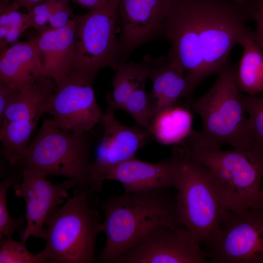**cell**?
I'll return each instance as SVG.
<instances>
[{"label": "cell", "instance_id": "cell-13", "mask_svg": "<svg viewBox=\"0 0 263 263\" xmlns=\"http://www.w3.org/2000/svg\"><path fill=\"white\" fill-rule=\"evenodd\" d=\"M47 177L24 168L21 183H13L14 193L22 197L26 204L27 223L21 240L24 242L32 236L45 240L46 229L43 226L53 212L69 197L71 182L53 184Z\"/></svg>", "mask_w": 263, "mask_h": 263}, {"label": "cell", "instance_id": "cell-2", "mask_svg": "<svg viewBox=\"0 0 263 263\" xmlns=\"http://www.w3.org/2000/svg\"><path fill=\"white\" fill-rule=\"evenodd\" d=\"M169 190L154 188L124 192L111 195L101 202L97 201V207L105 215L102 232L106 238L98 262L117 263L136 242L158 225L183 226L175 193Z\"/></svg>", "mask_w": 263, "mask_h": 263}, {"label": "cell", "instance_id": "cell-11", "mask_svg": "<svg viewBox=\"0 0 263 263\" xmlns=\"http://www.w3.org/2000/svg\"><path fill=\"white\" fill-rule=\"evenodd\" d=\"M202 244L184 226L159 224L136 242L117 263H205Z\"/></svg>", "mask_w": 263, "mask_h": 263}, {"label": "cell", "instance_id": "cell-24", "mask_svg": "<svg viewBox=\"0 0 263 263\" xmlns=\"http://www.w3.org/2000/svg\"><path fill=\"white\" fill-rule=\"evenodd\" d=\"M19 8L13 1L0 0V26L6 31L5 38L0 42V52L6 49L9 43L15 42L26 29L31 27L29 14L19 12Z\"/></svg>", "mask_w": 263, "mask_h": 263}, {"label": "cell", "instance_id": "cell-19", "mask_svg": "<svg viewBox=\"0 0 263 263\" xmlns=\"http://www.w3.org/2000/svg\"><path fill=\"white\" fill-rule=\"evenodd\" d=\"M56 87L55 80L44 77L16 89L0 123L3 121L38 123L45 114L46 103Z\"/></svg>", "mask_w": 263, "mask_h": 263}, {"label": "cell", "instance_id": "cell-17", "mask_svg": "<svg viewBox=\"0 0 263 263\" xmlns=\"http://www.w3.org/2000/svg\"><path fill=\"white\" fill-rule=\"evenodd\" d=\"M142 60L147 66L148 79L151 80L152 85L149 94L152 116L157 111L174 104L192 94L187 75L172 65L167 56L154 58L146 55Z\"/></svg>", "mask_w": 263, "mask_h": 263}, {"label": "cell", "instance_id": "cell-20", "mask_svg": "<svg viewBox=\"0 0 263 263\" xmlns=\"http://www.w3.org/2000/svg\"><path fill=\"white\" fill-rule=\"evenodd\" d=\"M193 117L185 103L180 101L155 112L148 131L158 143L176 145L192 132Z\"/></svg>", "mask_w": 263, "mask_h": 263}, {"label": "cell", "instance_id": "cell-18", "mask_svg": "<svg viewBox=\"0 0 263 263\" xmlns=\"http://www.w3.org/2000/svg\"><path fill=\"white\" fill-rule=\"evenodd\" d=\"M44 77L46 76L32 38L15 43L0 52V83L17 89Z\"/></svg>", "mask_w": 263, "mask_h": 263}, {"label": "cell", "instance_id": "cell-1", "mask_svg": "<svg viewBox=\"0 0 263 263\" xmlns=\"http://www.w3.org/2000/svg\"><path fill=\"white\" fill-rule=\"evenodd\" d=\"M249 0H171L162 39L171 45L167 57L187 76L193 92L229 64L231 52L251 30Z\"/></svg>", "mask_w": 263, "mask_h": 263}, {"label": "cell", "instance_id": "cell-12", "mask_svg": "<svg viewBox=\"0 0 263 263\" xmlns=\"http://www.w3.org/2000/svg\"><path fill=\"white\" fill-rule=\"evenodd\" d=\"M101 123L104 128L103 136L89 169L88 187L94 194L102 190L108 170L135 157L151 136L149 131L143 127L128 126L119 122L114 110L109 106Z\"/></svg>", "mask_w": 263, "mask_h": 263}, {"label": "cell", "instance_id": "cell-8", "mask_svg": "<svg viewBox=\"0 0 263 263\" xmlns=\"http://www.w3.org/2000/svg\"><path fill=\"white\" fill-rule=\"evenodd\" d=\"M119 0L75 16V58L73 70L94 81L98 72L109 67L115 71L121 48L116 37Z\"/></svg>", "mask_w": 263, "mask_h": 263}, {"label": "cell", "instance_id": "cell-16", "mask_svg": "<svg viewBox=\"0 0 263 263\" xmlns=\"http://www.w3.org/2000/svg\"><path fill=\"white\" fill-rule=\"evenodd\" d=\"M75 16L64 27H49L32 38L45 76L55 80L56 84L66 77L75 67Z\"/></svg>", "mask_w": 263, "mask_h": 263}, {"label": "cell", "instance_id": "cell-31", "mask_svg": "<svg viewBox=\"0 0 263 263\" xmlns=\"http://www.w3.org/2000/svg\"><path fill=\"white\" fill-rule=\"evenodd\" d=\"M249 7L251 19L256 23V28L252 31V38L263 50V3L258 0H250Z\"/></svg>", "mask_w": 263, "mask_h": 263}, {"label": "cell", "instance_id": "cell-30", "mask_svg": "<svg viewBox=\"0 0 263 263\" xmlns=\"http://www.w3.org/2000/svg\"><path fill=\"white\" fill-rule=\"evenodd\" d=\"M70 0H56L49 17V26L60 28L75 17L69 5Z\"/></svg>", "mask_w": 263, "mask_h": 263}, {"label": "cell", "instance_id": "cell-32", "mask_svg": "<svg viewBox=\"0 0 263 263\" xmlns=\"http://www.w3.org/2000/svg\"><path fill=\"white\" fill-rule=\"evenodd\" d=\"M15 91L16 89H12L0 82V122L2 120Z\"/></svg>", "mask_w": 263, "mask_h": 263}, {"label": "cell", "instance_id": "cell-37", "mask_svg": "<svg viewBox=\"0 0 263 263\" xmlns=\"http://www.w3.org/2000/svg\"><path fill=\"white\" fill-rule=\"evenodd\" d=\"M259 0L260 1H261V2H262L263 3V0Z\"/></svg>", "mask_w": 263, "mask_h": 263}, {"label": "cell", "instance_id": "cell-14", "mask_svg": "<svg viewBox=\"0 0 263 263\" xmlns=\"http://www.w3.org/2000/svg\"><path fill=\"white\" fill-rule=\"evenodd\" d=\"M171 0H119L117 18L120 61H127L132 52L149 42L162 39L164 20Z\"/></svg>", "mask_w": 263, "mask_h": 263}, {"label": "cell", "instance_id": "cell-25", "mask_svg": "<svg viewBox=\"0 0 263 263\" xmlns=\"http://www.w3.org/2000/svg\"><path fill=\"white\" fill-rule=\"evenodd\" d=\"M0 263H49L43 250L37 254L30 252L26 242L14 240L11 237L0 241Z\"/></svg>", "mask_w": 263, "mask_h": 263}, {"label": "cell", "instance_id": "cell-21", "mask_svg": "<svg viewBox=\"0 0 263 263\" xmlns=\"http://www.w3.org/2000/svg\"><path fill=\"white\" fill-rule=\"evenodd\" d=\"M251 30L241 40L243 49L236 71L240 91L249 95L263 92V50L252 38Z\"/></svg>", "mask_w": 263, "mask_h": 263}, {"label": "cell", "instance_id": "cell-6", "mask_svg": "<svg viewBox=\"0 0 263 263\" xmlns=\"http://www.w3.org/2000/svg\"><path fill=\"white\" fill-rule=\"evenodd\" d=\"M90 139L88 132L67 131L51 119L45 120L29 144L21 166L46 177L64 176L74 190L89 188Z\"/></svg>", "mask_w": 263, "mask_h": 263}, {"label": "cell", "instance_id": "cell-10", "mask_svg": "<svg viewBox=\"0 0 263 263\" xmlns=\"http://www.w3.org/2000/svg\"><path fill=\"white\" fill-rule=\"evenodd\" d=\"M94 81L73 70L61 81L50 96L45 113L58 128L74 132H88L101 123L104 113L98 105Z\"/></svg>", "mask_w": 263, "mask_h": 263}, {"label": "cell", "instance_id": "cell-36", "mask_svg": "<svg viewBox=\"0 0 263 263\" xmlns=\"http://www.w3.org/2000/svg\"><path fill=\"white\" fill-rule=\"evenodd\" d=\"M261 196H262V199H263V188H262V190H261Z\"/></svg>", "mask_w": 263, "mask_h": 263}, {"label": "cell", "instance_id": "cell-7", "mask_svg": "<svg viewBox=\"0 0 263 263\" xmlns=\"http://www.w3.org/2000/svg\"><path fill=\"white\" fill-rule=\"evenodd\" d=\"M176 205L183 225L207 245L217 231L224 210L202 165L184 154L175 145Z\"/></svg>", "mask_w": 263, "mask_h": 263}, {"label": "cell", "instance_id": "cell-29", "mask_svg": "<svg viewBox=\"0 0 263 263\" xmlns=\"http://www.w3.org/2000/svg\"><path fill=\"white\" fill-rule=\"evenodd\" d=\"M56 0H43L35 5L29 14L31 27L36 29L38 33L47 30L49 27V17Z\"/></svg>", "mask_w": 263, "mask_h": 263}, {"label": "cell", "instance_id": "cell-26", "mask_svg": "<svg viewBox=\"0 0 263 263\" xmlns=\"http://www.w3.org/2000/svg\"><path fill=\"white\" fill-rule=\"evenodd\" d=\"M146 82L139 85L126 100L122 110L132 116L138 126L149 130L152 115Z\"/></svg>", "mask_w": 263, "mask_h": 263}, {"label": "cell", "instance_id": "cell-34", "mask_svg": "<svg viewBox=\"0 0 263 263\" xmlns=\"http://www.w3.org/2000/svg\"><path fill=\"white\" fill-rule=\"evenodd\" d=\"M43 0H13L19 7H24L28 12H29L35 5Z\"/></svg>", "mask_w": 263, "mask_h": 263}, {"label": "cell", "instance_id": "cell-28", "mask_svg": "<svg viewBox=\"0 0 263 263\" xmlns=\"http://www.w3.org/2000/svg\"><path fill=\"white\" fill-rule=\"evenodd\" d=\"M242 97L253 137L263 149V97L243 93Z\"/></svg>", "mask_w": 263, "mask_h": 263}, {"label": "cell", "instance_id": "cell-5", "mask_svg": "<svg viewBox=\"0 0 263 263\" xmlns=\"http://www.w3.org/2000/svg\"><path fill=\"white\" fill-rule=\"evenodd\" d=\"M89 188H77L47 220L46 245L49 263H93L98 234L102 232L101 216Z\"/></svg>", "mask_w": 263, "mask_h": 263}, {"label": "cell", "instance_id": "cell-4", "mask_svg": "<svg viewBox=\"0 0 263 263\" xmlns=\"http://www.w3.org/2000/svg\"><path fill=\"white\" fill-rule=\"evenodd\" d=\"M176 146L206 168L224 210L263 208V151L247 154L235 149L192 147L183 143Z\"/></svg>", "mask_w": 263, "mask_h": 263}, {"label": "cell", "instance_id": "cell-27", "mask_svg": "<svg viewBox=\"0 0 263 263\" xmlns=\"http://www.w3.org/2000/svg\"><path fill=\"white\" fill-rule=\"evenodd\" d=\"M14 183L13 178H7L0 184V241L10 237L15 231L22 232L25 216L20 218H12L8 212L6 203V194L10 186Z\"/></svg>", "mask_w": 263, "mask_h": 263}, {"label": "cell", "instance_id": "cell-23", "mask_svg": "<svg viewBox=\"0 0 263 263\" xmlns=\"http://www.w3.org/2000/svg\"><path fill=\"white\" fill-rule=\"evenodd\" d=\"M37 123L21 121L0 123V141L4 156L11 167L21 165L29 139Z\"/></svg>", "mask_w": 263, "mask_h": 263}, {"label": "cell", "instance_id": "cell-35", "mask_svg": "<svg viewBox=\"0 0 263 263\" xmlns=\"http://www.w3.org/2000/svg\"><path fill=\"white\" fill-rule=\"evenodd\" d=\"M238 3H245L247 2L249 0H232Z\"/></svg>", "mask_w": 263, "mask_h": 263}, {"label": "cell", "instance_id": "cell-15", "mask_svg": "<svg viewBox=\"0 0 263 263\" xmlns=\"http://www.w3.org/2000/svg\"><path fill=\"white\" fill-rule=\"evenodd\" d=\"M176 165L171 157L157 163L141 161L136 156L123 161L107 171L106 180L119 182L124 192L154 188H175Z\"/></svg>", "mask_w": 263, "mask_h": 263}, {"label": "cell", "instance_id": "cell-9", "mask_svg": "<svg viewBox=\"0 0 263 263\" xmlns=\"http://www.w3.org/2000/svg\"><path fill=\"white\" fill-rule=\"evenodd\" d=\"M213 263H263V208L224 210L207 245Z\"/></svg>", "mask_w": 263, "mask_h": 263}, {"label": "cell", "instance_id": "cell-3", "mask_svg": "<svg viewBox=\"0 0 263 263\" xmlns=\"http://www.w3.org/2000/svg\"><path fill=\"white\" fill-rule=\"evenodd\" d=\"M236 69L229 63L203 95L185 103L199 115L202 128L192 131L182 143L197 147L221 148L224 144L247 154L263 150L255 140L245 115Z\"/></svg>", "mask_w": 263, "mask_h": 263}, {"label": "cell", "instance_id": "cell-33", "mask_svg": "<svg viewBox=\"0 0 263 263\" xmlns=\"http://www.w3.org/2000/svg\"><path fill=\"white\" fill-rule=\"evenodd\" d=\"M110 0H73L80 6L91 10L100 7Z\"/></svg>", "mask_w": 263, "mask_h": 263}, {"label": "cell", "instance_id": "cell-22", "mask_svg": "<svg viewBox=\"0 0 263 263\" xmlns=\"http://www.w3.org/2000/svg\"><path fill=\"white\" fill-rule=\"evenodd\" d=\"M112 80L113 90L106 96L108 106L114 110L123 109L131 94L148 79V69L142 60L139 62L119 63Z\"/></svg>", "mask_w": 263, "mask_h": 263}]
</instances>
